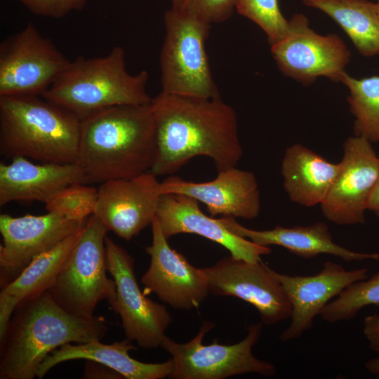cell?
<instances>
[{"label": "cell", "instance_id": "cell-1", "mask_svg": "<svg viewBox=\"0 0 379 379\" xmlns=\"http://www.w3.org/2000/svg\"><path fill=\"white\" fill-rule=\"evenodd\" d=\"M157 154L150 171L172 174L196 157L213 160L218 172L235 167L243 150L234 109L218 98L161 93L152 99Z\"/></svg>", "mask_w": 379, "mask_h": 379}, {"label": "cell", "instance_id": "cell-2", "mask_svg": "<svg viewBox=\"0 0 379 379\" xmlns=\"http://www.w3.org/2000/svg\"><path fill=\"white\" fill-rule=\"evenodd\" d=\"M157 126L148 105H123L81 120L77 164L85 184L130 178L151 171L157 157Z\"/></svg>", "mask_w": 379, "mask_h": 379}, {"label": "cell", "instance_id": "cell-3", "mask_svg": "<svg viewBox=\"0 0 379 379\" xmlns=\"http://www.w3.org/2000/svg\"><path fill=\"white\" fill-rule=\"evenodd\" d=\"M14 312L1 345V379H32L56 348L100 340L108 330L103 317L73 315L57 304L48 291L21 301Z\"/></svg>", "mask_w": 379, "mask_h": 379}, {"label": "cell", "instance_id": "cell-4", "mask_svg": "<svg viewBox=\"0 0 379 379\" xmlns=\"http://www.w3.org/2000/svg\"><path fill=\"white\" fill-rule=\"evenodd\" d=\"M81 119L41 96L0 97V154L43 163H77Z\"/></svg>", "mask_w": 379, "mask_h": 379}, {"label": "cell", "instance_id": "cell-5", "mask_svg": "<svg viewBox=\"0 0 379 379\" xmlns=\"http://www.w3.org/2000/svg\"><path fill=\"white\" fill-rule=\"evenodd\" d=\"M149 74H130L125 51L114 47L105 56H77L41 97L71 112L81 120L98 111L117 105H148Z\"/></svg>", "mask_w": 379, "mask_h": 379}, {"label": "cell", "instance_id": "cell-6", "mask_svg": "<svg viewBox=\"0 0 379 379\" xmlns=\"http://www.w3.org/2000/svg\"><path fill=\"white\" fill-rule=\"evenodd\" d=\"M164 22L165 36L159 57L161 93L220 97L206 51L211 24L173 6L165 12Z\"/></svg>", "mask_w": 379, "mask_h": 379}, {"label": "cell", "instance_id": "cell-7", "mask_svg": "<svg viewBox=\"0 0 379 379\" xmlns=\"http://www.w3.org/2000/svg\"><path fill=\"white\" fill-rule=\"evenodd\" d=\"M107 232L93 214L89 216L80 238L48 290L57 304L73 315L91 318L101 300L110 302L115 298V281L107 276Z\"/></svg>", "mask_w": 379, "mask_h": 379}, {"label": "cell", "instance_id": "cell-8", "mask_svg": "<svg viewBox=\"0 0 379 379\" xmlns=\"http://www.w3.org/2000/svg\"><path fill=\"white\" fill-rule=\"evenodd\" d=\"M214 326L211 321H204L195 337L185 343L164 336L160 347L171 355L173 363L169 378L224 379L251 373L265 377L276 374L273 364L260 360L252 352L262 333L261 323L249 325L246 336L236 344L228 345L214 342L203 345L204 337Z\"/></svg>", "mask_w": 379, "mask_h": 379}, {"label": "cell", "instance_id": "cell-9", "mask_svg": "<svg viewBox=\"0 0 379 379\" xmlns=\"http://www.w3.org/2000/svg\"><path fill=\"white\" fill-rule=\"evenodd\" d=\"M69 62L30 22L0 44V97L41 96Z\"/></svg>", "mask_w": 379, "mask_h": 379}, {"label": "cell", "instance_id": "cell-10", "mask_svg": "<svg viewBox=\"0 0 379 379\" xmlns=\"http://www.w3.org/2000/svg\"><path fill=\"white\" fill-rule=\"evenodd\" d=\"M288 21L287 35L271 45L279 70L306 86L320 77L341 82L351 58L344 41L335 34H317L302 13L294 14Z\"/></svg>", "mask_w": 379, "mask_h": 379}, {"label": "cell", "instance_id": "cell-11", "mask_svg": "<svg viewBox=\"0 0 379 379\" xmlns=\"http://www.w3.org/2000/svg\"><path fill=\"white\" fill-rule=\"evenodd\" d=\"M107 270L115 281L114 299L109 302L119 315L129 340L145 350L160 347L173 318L164 305L147 298L138 284L134 258L106 236Z\"/></svg>", "mask_w": 379, "mask_h": 379}, {"label": "cell", "instance_id": "cell-12", "mask_svg": "<svg viewBox=\"0 0 379 379\" xmlns=\"http://www.w3.org/2000/svg\"><path fill=\"white\" fill-rule=\"evenodd\" d=\"M202 270L209 293L234 296L253 305L265 325H274L291 317V305L281 284L262 260L250 262L230 255Z\"/></svg>", "mask_w": 379, "mask_h": 379}, {"label": "cell", "instance_id": "cell-13", "mask_svg": "<svg viewBox=\"0 0 379 379\" xmlns=\"http://www.w3.org/2000/svg\"><path fill=\"white\" fill-rule=\"evenodd\" d=\"M339 172L323 203L326 219L340 225L365 223V211L379 173V156L362 136L348 138Z\"/></svg>", "mask_w": 379, "mask_h": 379}, {"label": "cell", "instance_id": "cell-14", "mask_svg": "<svg viewBox=\"0 0 379 379\" xmlns=\"http://www.w3.org/2000/svg\"><path fill=\"white\" fill-rule=\"evenodd\" d=\"M84 221L55 213L42 215H0V283L1 288L14 280L37 256L51 250L80 230Z\"/></svg>", "mask_w": 379, "mask_h": 379}, {"label": "cell", "instance_id": "cell-15", "mask_svg": "<svg viewBox=\"0 0 379 379\" xmlns=\"http://www.w3.org/2000/svg\"><path fill=\"white\" fill-rule=\"evenodd\" d=\"M151 225L152 242L145 248L150 264L141 278L145 293H155L175 310L197 308L209 293L202 268L192 265L169 246L156 217Z\"/></svg>", "mask_w": 379, "mask_h": 379}, {"label": "cell", "instance_id": "cell-16", "mask_svg": "<svg viewBox=\"0 0 379 379\" xmlns=\"http://www.w3.org/2000/svg\"><path fill=\"white\" fill-rule=\"evenodd\" d=\"M160 182L152 172L100 185L93 215L107 231L130 241L156 217L161 195Z\"/></svg>", "mask_w": 379, "mask_h": 379}, {"label": "cell", "instance_id": "cell-17", "mask_svg": "<svg viewBox=\"0 0 379 379\" xmlns=\"http://www.w3.org/2000/svg\"><path fill=\"white\" fill-rule=\"evenodd\" d=\"M270 272L281 284L292 307L291 323L279 337L283 342L299 338L312 327L314 317L331 299L351 284L368 277V268L348 270L332 261L325 262L314 275H288L270 267Z\"/></svg>", "mask_w": 379, "mask_h": 379}, {"label": "cell", "instance_id": "cell-18", "mask_svg": "<svg viewBox=\"0 0 379 379\" xmlns=\"http://www.w3.org/2000/svg\"><path fill=\"white\" fill-rule=\"evenodd\" d=\"M160 192L190 197L205 204L211 217L220 215L251 220L258 217L260 209L255 176L236 167L220 171L214 180L204 182L170 176L161 182Z\"/></svg>", "mask_w": 379, "mask_h": 379}, {"label": "cell", "instance_id": "cell-19", "mask_svg": "<svg viewBox=\"0 0 379 379\" xmlns=\"http://www.w3.org/2000/svg\"><path fill=\"white\" fill-rule=\"evenodd\" d=\"M156 218L166 239L179 234H194L225 247L237 259L250 262L270 254L269 246L258 245L228 230L220 219L205 215L196 199L180 194L160 196Z\"/></svg>", "mask_w": 379, "mask_h": 379}, {"label": "cell", "instance_id": "cell-20", "mask_svg": "<svg viewBox=\"0 0 379 379\" xmlns=\"http://www.w3.org/2000/svg\"><path fill=\"white\" fill-rule=\"evenodd\" d=\"M0 164V206L11 201L46 203L56 192L75 183H84L77 163L35 164L26 157H16Z\"/></svg>", "mask_w": 379, "mask_h": 379}, {"label": "cell", "instance_id": "cell-21", "mask_svg": "<svg viewBox=\"0 0 379 379\" xmlns=\"http://www.w3.org/2000/svg\"><path fill=\"white\" fill-rule=\"evenodd\" d=\"M224 226L234 234L248 239L264 246L276 245L305 259L320 254H330L345 261L378 260L379 253H360L350 251L335 244L324 222L310 226L284 227L276 226L272 230H254L239 224L235 218L222 216L219 218Z\"/></svg>", "mask_w": 379, "mask_h": 379}, {"label": "cell", "instance_id": "cell-22", "mask_svg": "<svg viewBox=\"0 0 379 379\" xmlns=\"http://www.w3.org/2000/svg\"><path fill=\"white\" fill-rule=\"evenodd\" d=\"M133 342L126 338L112 344H103L100 340L85 343L65 344L48 354L41 363L36 377L41 379L56 365L69 360L86 359L103 364L127 379H163L168 378L173 369L171 359L162 363H144L129 355L136 350Z\"/></svg>", "mask_w": 379, "mask_h": 379}, {"label": "cell", "instance_id": "cell-23", "mask_svg": "<svg viewBox=\"0 0 379 379\" xmlns=\"http://www.w3.org/2000/svg\"><path fill=\"white\" fill-rule=\"evenodd\" d=\"M333 164L307 147H288L281 162L284 187L290 199L306 207L321 204L339 172Z\"/></svg>", "mask_w": 379, "mask_h": 379}, {"label": "cell", "instance_id": "cell-24", "mask_svg": "<svg viewBox=\"0 0 379 379\" xmlns=\"http://www.w3.org/2000/svg\"><path fill=\"white\" fill-rule=\"evenodd\" d=\"M332 18L364 56L379 54V15L376 4L368 0H302Z\"/></svg>", "mask_w": 379, "mask_h": 379}, {"label": "cell", "instance_id": "cell-25", "mask_svg": "<svg viewBox=\"0 0 379 379\" xmlns=\"http://www.w3.org/2000/svg\"><path fill=\"white\" fill-rule=\"evenodd\" d=\"M83 227L51 250L35 258L1 291L19 304L24 300L48 291L80 238Z\"/></svg>", "mask_w": 379, "mask_h": 379}, {"label": "cell", "instance_id": "cell-26", "mask_svg": "<svg viewBox=\"0 0 379 379\" xmlns=\"http://www.w3.org/2000/svg\"><path fill=\"white\" fill-rule=\"evenodd\" d=\"M341 83L350 92L347 100L355 117L354 135L379 142V76L357 79L346 73Z\"/></svg>", "mask_w": 379, "mask_h": 379}, {"label": "cell", "instance_id": "cell-27", "mask_svg": "<svg viewBox=\"0 0 379 379\" xmlns=\"http://www.w3.org/2000/svg\"><path fill=\"white\" fill-rule=\"evenodd\" d=\"M379 305V272L368 279L351 284L330 301L319 315L327 322L350 320L367 305Z\"/></svg>", "mask_w": 379, "mask_h": 379}, {"label": "cell", "instance_id": "cell-28", "mask_svg": "<svg viewBox=\"0 0 379 379\" xmlns=\"http://www.w3.org/2000/svg\"><path fill=\"white\" fill-rule=\"evenodd\" d=\"M98 190L84 183H75L56 192L45 204L48 212L69 219L85 221L93 214Z\"/></svg>", "mask_w": 379, "mask_h": 379}, {"label": "cell", "instance_id": "cell-29", "mask_svg": "<svg viewBox=\"0 0 379 379\" xmlns=\"http://www.w3.org/2000/svg\"><path fill=\"white\" fill-rule=\"evenodd\" d=\"M236 11L258 25L272 45L284 38L289 21L282 15L277 0H238Z\"/></svg>", "mask_w": 379, "mask_h": 379}, {"label": "cell", "instance_id": "cell-30", "mask_svg": "<svg viewBox=\"0 0 379 379\" xmlns=\"http://www.w3.org/2000/svg\"><path fill=\"white\" fill-rule=\"evenodd\" d=\"M172 6L192 13L209 23L229 19L236 10L238 0H170Z\"/></svg>", "mask_w": 379, "mask_h": 379}, {"label": "cell", "instance_id": "cell-31", "mask_svg": "<svg viewBox=\"0 0 379 379\" xmlns=\"http://www.w3.org/2000/svg\"><path fill=\"white\" fill-rule=\"evenodd\" d=\"M34 15L62 18L73 11H81L88 0H19Z\"/></svg>", "mask_w": 379, "mask_h": 379}, {"label": "cell", "instance_id": "cell-32", "mask_svg": "<svg viewBox=\"0 0 379 379\" xmlns=\"http://www.w3.org/2000/svg\"><path fill=\"white\" fill-rule=\"evenodd\" d=\"M18 303L4 292L0 293V344L5 340L11 322V317Z\"/></svg>", "mask_w": 379, "mask_h": 379}, {"label": "cell", "instance_id": "cell-33", "mask_svg": "<svg viewBox=\"0 0 379 379\" xmlns=\"http://www.w3.org/2000/svg\"><path fill=\"white\" fill-rule=\"evenodd\" d=\"M363 333L369 348L379 354V314L368 315L364 319Z\"/></svg>", "mask_w": 379, "mask_h": 379}, {"label": "cell", "instance_id": "cell-34", "mask_svg": "<svg viewBox=\"0 0 379 379\" xmlns=\"http://www.w3.org/2000/svg\"><path fill=\"white\" fill-rule=\"evenodd\" d=\"M83 378H124L116 371L94 361L87 360Z\"/></svg>", "mask_w": 379, "mask_h": 379}, {"label": "cell", "instance_id": "cell-35", "mask_svg": "<svg viewBox=\"0 0 379 379\" xmlns=\"http://www.w3.org/2000/svg\"><path fill=\"white\" fill-rule=\"evenodd\" d=\"M367 210L379 216V173L368 199Z\"/></svg>", "mask_w": 379, "mask_h": 379}, {"label": "cell", "instance_id": "cell-36", "mask_svg": "<svg viewBox=\"0 0 379 379\" xmlns=\"http://www.w3.org/2000/svg\"><path fill=\"white\" fill-rule=\"evenodd\" d=\"M365 368L373 375H379V357L369 359L365 363Z\"/></svg>", "mask_w": 379, "mask_h": 379}, {"label": "cell", "instance_id": "cell-37", "mask_svg": "<svg viewBox=\"0 0 379 379\" xmlns=\"http://www.w3.org/2000/svg\"><path fill=\"white\" fill-rule=\"evenodd\" d=\"M375 4H376V6H377L378 13V15H379V0H377V2Z\"/></svg>", "mask_w": 379, "mask_h": 379}]
</instances>
